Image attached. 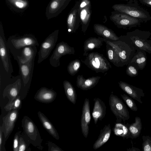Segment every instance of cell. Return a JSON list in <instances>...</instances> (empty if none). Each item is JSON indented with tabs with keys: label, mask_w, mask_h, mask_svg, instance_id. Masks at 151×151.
<instances>
[{
	"label": "cell",
	"mask_w": 151,
	"mask_h": 151,
	"mask_svg": "<svg viewBox=\"0 0 151 151\" xmlns=\"http://www.w3.org/2000/svg\"><path fill=\"white\" fill-rule=\"evenodd\" d=\"M81 61L88 68L96 73H104L112 68L107 59L102 54L97 52L88 53L85 58Z\"/></svg>",
	"instance_id": "obj_5"
},
{
	"label": "cell",
	"mask_w": 151,
	"mask_h": 151,
	"mask_svg": "<svg viewBox=\"0 0 151 151\" xmlns=\"http://www.w3.org/2000/svg\"><path fill=\"white\" fill-rule=\"evenodd\" d=\"M79 1H77L69 12L66 20L68 32L75 33L78 29L81 21L78 13Z\"/></svg>",
	"instance_id": "obj_15"
},
{
	"label": "cell",
	"mask_w": 151,
	"mask_h": 151,
	"mask_svg": "<svg viewBox=\"0 0 151 151\" xmlns=\"http://www.w3.org/2000/svg\"><path fill=\"white\" fill-rule=\"evenodd\" d=\"M6 141L4 132L0 128V151H6L5 144Z\"/></svg>",
	"instance_id": "obj_41"
},
{
	"label": "cell",
	"mask_w": 151,
	"mask_h": 151,
	"mask_svg": "<svg viewBox=\"0 0 151 151\" xmlns=\"http://www.w3.org/2000/svg\"><path fill=\"white\" fill-rule=\"evenodd\" d=\"M19 111L15 109L8 111L6 115L2 118L3 123L0 128L4 132L6 140L14 128L18 116Z\"/></svg>",
	"instance_id": "obj_13"
},
{
	"label": "cell",
	"mask_w": 151,
	"mask_h": 151,
	"mask_svg": "<svg viewBox=\"0 0 151 151\" xmlns=\"http://www.w3.org/2000/svg\"><path fill=\"white\" fill-rule=\"evenodd\" d=\"M131 141L132 145V148L127 149V150L128 151H140L139 149L133 147V142L131 140Z\"/></svg>",
	"instance_id": "obj_44"
},
{
	"label": "cell",
	"mask_w": 151,
	"mask_h": 151,
	"mask_svg": "<svg viewBox=\"0 0 151 151\" xmlns=\"http://www.w3.org/2000/svg\"><path fill=\"white\" fill-rule=\"evenodd\" d=\"M112 8L115 11L129 15L146 23L151 19L149 12L141 6L137 0H131L126 4H115Z\"/></svg>",
	"instance_id": "obj_2"
},
{
	"label": "cell",
	"mask_w": 151,
	"mask_h": 151,
	"mask_svg": "<svg viewBox=\"0 0 151 151\" xmlns=\"http://www.w3.org/2000/svg\"><path fill=\"white\" fill-rule=\"evenodd\" d=\"M106 43V55L109 60L118 67H123L119 58L115 50L109 44Z\"/></svg>",
	"instance_id": "obj_32"
},
{
	"label": "cell",
	"mask_w": 151,
	"mask_h": 151,
	"mask_svg": "<svg viewBox=\"0 0 151 151\" xmlns=\"http://www.w3.org/2000/svg\"><path fill=\"white\" fill-rule=\"evenodd\" d=\"M56 96V92L52 89L42 87L35 94L34 99L40 102L48 104L53 101Z\"/></svg>",
	"instance_id": "obj_19"
},
{
	"label": "cell",
	"mask_w": 151,
	"mask_h": 151,
	"mask_svg": "<svg viewBox=\"0 0 151 151\" xmlns=\"http://www.w3.org/2000/svg\"><path fill=\"white\" fill-rule=\"evenodd\" d=\"M126 35L137 48L151 54V33L150 31L136 29L127 32Z\"/></svg>",
	"instance_id": "obj_6"
},
{
	"label": "cell",
	"mask_w": 151,
	"mask_h": 151,
	"mask_svg": "<svg viewBox=\"0 0 151 151\" xmlns=\"http://www.w3.org/2000/svg\"><path fill=\"white\" fill-rule=\"evenodd\" d=\"M122 99L129 107L132 111H136L138 108L133 99L125 94H121Z\"/></svg>",
	"instance_id": "obj_36"
},
{
	"label": "cell",
	"mask_w": 151,
	"mask_h": 151,
	"mask_svg": "<svg viewBox=\"0 0 151 151\" xmlns=\"http://www.w3.org/2000/svg\"><path fill=\"white\" fill-rule=\"evenodd\" d=\"M139 69L137 66L133 63H129L126 69V73L131 77H135L138 74Z\"/></svg>",
	"instance_id": "obj_37"
},
{
	"label": "cell",
	"mask_w": 151,
	"mask_h": 151,
	"mask_svg": "<svg viewBox=\"0 0 151 151\" xmlns=\"http://www.w3.org/2000/svg\"><path fill=\"white\" fill-rule=\"evenodd\" d=\"M147 60L146 52L137 48L134 55L129 63L135 64L139 70H142L146 65Z\"/></svg>",
	"instance_id": "obj_27"
},
{
	"label": "cell",
	"mask_w": 151,
	"mask_h": 151,
	"mask_svg": "<svg viewBox=\"0 0 151 151\" xmlns=\"http://www.w3.org/2000/svg\"><path fill=\"white\" fill-rule=\"evenodd\" d=\"M109 18L118 28L124 29L139 26L143 22L140 19L115 11L111 12Z\"/></svg>",
	"instance_id": "obj_7"
},
{
	"label": "cell",
	"mask_w": 151,
	"mask_h": 151,
	"mask_svg": "<svg viewBox=\"0 0 151 151\" xmlns=\"http://www.w3.org/2000/svg\"><path fill=\"white\" fill-rule=\"evenodd\" d=\"M72 0H51L46 7L45 14L49 19L58 15Z\"/></svg>",
	"instance_id": "obj_14"
},
{
	"label": "cell",
	"mask_w": 151,
	"mask_h": 151,
	"mask_svg": "<svg viewBox=\"0 0 151 151\" xmlns=\"http://www.w3.org/2000/svg\"><path fill=\"white\" fill-rule=\"evenodd\" d=\"M120 0V1H129L130 0Z\"/></svg>",
	"instance_id": "obj_45"
},
{
	"label": "cell",
	"mask_w": 151,
	"mask_h": 151,
	"mask_svg": "<svg viewBox=\"0 0 151 151\" xmlns=\"http://www.w3.org/2000/svg\"><path fill=\"white\" fill-rule=\"evenodd\" d=\"M47 145L48 151H63L55 144L50 141H48Z\"/></svg>",
	"instance_id": "obj_42"
},
{
	"label": "cell",
	"mask_w": 151,
	"mask_h": 151,
	"mask_svg": "<svg viewBox=\"0 0 151 151\" xmlns=\"http://www.w3.org/2000/svg\"><path fill=\"white\" fill-rule=\"evenodd\" d=\"M21 131L17 132L14 135L13 140V148L14 151H18L19 139L21 135Z\"/></svg>",
	"instance_id": "obj_40"
},
{
	"label": "cell",
	"mask_w": 151,
	"mask_h": 151,
	"mask_svg": "<svg viewBox=\"0 0 151 151\" xmlns=\"http://www.w3.org/2000/svg\"><path fill=\"white\" fill-rule=\"evenodd\" d=\"M35 59L24 63H22L18 58L15 59L19 65V72L24 86H26L31 82L33 73Z\"/></svg>",
	"instance_id": "obj_16"
},
{
	"label": "cell",
	"mask_w": 151,
	"mask_h": 151,
	"mask_svg": "<svg viewBox=\"0 0 151 151\" xmlns=\"http://www.w3.org/2000/svg\"><path fill=\"white\" fill-rule=\"evenodd\" d=\"M111 131L110 124L105 125L101 129L98 138L93 145V149L96 150L105 144L110 138Z\"/></svg>",
	"instance_id": "obj_25"
},
{
	"label": "cell",
	"mask_w": 151,
	"mask_h": 151,
	"mask_svg": "<svg viewBox=\"0 0 151 151\" xmlns=\"http://www.w3.org/2000/svg\"><path fill=\"white\" fill-rule=\"evenodd\" d=\"M91 119L89 100L88 99L86 98L83 105L81 120V132L86 138L87 137L89 133V125Z\"/></svg>",
	"instance_id": "obj_17"
},
{
	"label": "cell",
	"mask_w": 151,
	"mask_h": 151,
	"mask_svg": "<svg viewBox=\"0 0 151 151\" xmlns=\"http://www.w3.org/2000/svg\"><path fill=\"white\" fill-rule=\"evenodd\" d=\"M104 42V38L99 37L98 38L90 37L87 39L84 43L83 55L86 56L88 54V51L100 48Z\"/></svg>",
	"instance_id": "obj_24"
},
{
	"label": "cell",
	"mask_w": 151,
	"mask_h": 151,
	"mask_svg": "<svg viewBox=\"0 0 151 151\" xmlns=\"http://www.w3.org/2000/svg\"><path fill=\"white\" fill-rule=\"evenodd\" d=\"M37 52V46H28L22 49L20 56H17L22 63H25L35 59Z\"/></svg>",
	"instance_id": "obj_28"
},
{
	"label": "cell",
	"mask_w": 151,
	"mask_h": 151,
	"mask_svg": "<svg viewBox=\"0 0 151 151\" xmlns=\"http://www.w3.org/2000/svg\"><path fill=\"white\" fill-rule=\"evenodd\" d=\"M139 1L141 4L151 7V0H139Z\"/></svg>",
	"instance_id": "obj_43"
},
{
	"label": "cell",
	"mask_w": 151,
	"mask_h": 151,
	"mask_svg": "<svg viewBox=\"0 0 151 151\" xmlns=\"http://www.w3.org/2000/svg\"><path fill=\"white\" fill-rule=\"evenodd\" d=\"M59 30L57 29L48 36L41 43L38 52V64L47 58L57 42Z\"/></svg>",
	"instance_id": "obj_9"
},
{
	"label": "cell",
	"mask_w": 151,
	"mask_h": 151,
	"mask_svg": "<svg viewBox=\"0 0 151 151\" xmlns=\"http://www.w3.org/2000/svg\"><path fill=\"white\" fill-rule=\"evenodd\" d=\"M11 4L19 9H25L29 6L27 0H6Z\"/></svg>",
	"instance_id": "obj_35"
},
{
	"label": "cell",
	"mask_w": 151,
	"mask_h": 151,
	"mask_svg": "<svg viewBox=\"0 0 151 151\" xmlns=\"http://www.w3.org/2000/svg\"><path fill=\"white\" fill-rule=\"evenodd\" d=\"M104 42L110 45L115 50L124 66L127 65L134 55L137 48L131 39L126 35L119 36L116 41L104 39Z\"/></svg>",
	"instance_id": "obj_1"
},
{
	"label": "cell",
	"mask_w": 151,
	"mask_h": 151,
	"mask_svg": "<svg viewBox=\"0 0 151 151\" xmlns=\"http://www.w3.org/2000/svg\"><path fill=\"white\" fill-rule=\"evenodd\" d=\"M81 66V63L80 60L76 59L70 62L68 64L67 69L69 74L73 76L79 71Z\"/></svg>",
	"instance_id": "obj_33"
},
{
	"label": "cell",
	"mask_w": 151,
	"mask_h": 151,
	"mask_svg": "<svg viewBox=\"0 0 151 151\" xmlns=\"http://www.w3.org/2000/svg\"><path fill=\"white\" fill-rule=\"evenodd\" d=\"M30 144L21 133L19 139L18 151H30V148H28Z\"/></svg>",
	"instance_id": "obj_38"
},
{
	"label": "cell",
	"mask_w": 151,
	"mask_h": 151,
	"mask_svg": "<svg viewBox=\"0 0 151 151\" xmlns=\"http://www.w3.org/2000/svg\"><path fill=\"white\" fill-rule=\"evenodd\" d=\"M78 11L80 17L81 31L85 33L91 21L92 9L90 0H79Z\"/></svg>",
	"instance_id": "obj_11"
},
{
	"label": "cell",
	"mask_w": 151,
	"mask_h": 151,
	"mask_svg": "<svg viewBox=\"0 0 151 151\" xmlns=\"http://www.w3.org/2000/svg\"><path fill=\"white\" fill-rule=\"evenodd\" d=\"M21 87V80L19 78L13 83L6 86L3 92V98H8V103L13 101L19 96Z\"/></svg>",
	"instance_id": "obj_20"
},
{
	"label": "cell",
	"mask_w": 151,
	"mask_h": 151,
	"mask_svg": "<svg viewBox=\"0 0 151 151\" xmlns=\"http://www.w3.org/2000/svg\"><path fill=\"white\" fill-rule=\"evenodd\" d=\"M134 122L129 124V129L130 133V138L135 139L139 137L142 128L141 120L140 117L136 116Z\"/></svg>",
	"instance_id": "obj_31"
},
{
	"label": "cell",
	"mask_w": 151,
	"mask_h": 151,
	"mask_svg": "<svg viewBox=\"0 0 151 151\" xmlns=\"http://www.w3.org/2000/svg\"><path fill=\"white\" fill-rule=\"evenodd\" d=\"M120 88L130 97L139 102L142 103L141 98L145 96L143 90L126 82L120 81L118 82Z\"/></svg>",
	"instance_id": "obj_18"
},
{
	"label": "cell",
	"mask_w": 151,
	"mask_h": 151,
	"mask_svg": "<svg viewBox=\"0 0 151 151\" xmlns=\"http://www.w3.org/2000/svg\"><path fill=\"white\" fill-rule=\"evenodd\" d=\"M75 53L74 47L69 46L66 42L61 41L57 45L49 59L50 63L52 66L57 67L60 65V59L62 56Z\"/></svg>",
	"instance_id": "obj_10"
},
{
	"label": "cell",
	"mask_w": 151,
	"mask_h": 151,
	"mask_svg": "<svg viewBox=\"0 0 151 151\" xmlns=\"http://www.w3.org/2000/svg\"><path fill=\"white\" fill-rule=\"evenodd\" d=\"M9 50L7 45L2 25L0 26V55L5 70L8 73L13 72L9 54Z\"/></svg>",
	"instance_id": "obj_12"
},
{
	"label": "cell",
	"mask_w": 151,
	"mask_h": 151,
	"mask_svg": "<svg viewBox=\"0 0 151 151\" xmlns=\"http://www.w3.org/2000/svg\"><path fill=\"white\" fill-rule=\"evenodd\" d=\"M23 129L22 135L31 144L40 150H42V139L38 129L33 121L27 116H24L22 120Z\"/></svg>",
	"instance_id": "obj_4"
},
{
	"label": "cell",
	"mask_w": 151,
	"mask_h": 151,
	"mask_svg": "<svg viewBox=\"0 0 151 151\" xmlns=\"http://www.w3.org/2000/svg\"><path fill=\"white\" fill-rule=\"evenodd\" d=\"M95 32L103 38L113 41H116L119 39L111 29L106 26L99 24H95L93 26Z\"/></svg>",
	"instance_id": "obj_23"
},
{
	"label": "cell",
	"mask_w": 151,
	"mask_h": 151,
	"mask_svg": "<svg viewBox=\"0 0 151 151\" xmlns=\"http://www.w3.org/2000/svg\"><path fill=\"white\" fill-rule=\"evenodd\" d=\"M38 116L43 126L48 133L57 140L59 139V134L52 123L42 112L38 111Z\"/></svg>",
	"instance_id": "obj_26"
},
{
	"label": "cell",
	"mask_w": 151,
	"mask_h": 151,
	"mask_svg": "<svg viewBox=\"0 0 151 151\" xmlns=\"http://www.w3.org/2000/svg\"></svg>",
	"instance_id": "obj_46"
},
{
	"label": "cell",
	"mask_w": 151,
	"mask_h": 151,
	"mask_svg": "<svg viewBox=\"0 0 151 151\" xmlns=\"http://www.w3.org/2000/svg\"><path fill=\"white\" fill-rule=\"evenodd\" d=\"M63 84L67 98L73 104H75L77 99V94L75 88L70 82L67 80H65Z\"/></svg>",
	"instance_id": "obj_30"
},
{
	"label": "cell",
	"mask_w": 151,
	"mask_h": 151,
	"mask_svg": "<svg viewBox=\"0 0 151 151\" xmlns=\"http://www.w3.org/2000/svg\"><path fill=\"white\" fill-rule=\"evenodd\" d=\"M8 47L15 59L20 56L22 49L28 46H38L39 43L36 38L32 34H26L23 36L14 35L10 36L7 41Z\"/></svg>",
	"instance_id": "obj_3"
},
{
	"label": "cell",
	"mask_w": 151,
	"mask_h": 151,
	"mask_svg": "<svg viewBox=\"0 0 151 151\" xmlns=\"http://www.w3.org/2000/svg\"><path fill=\"white\" fill-rule=\"evenodd\" d=\"M129 125L128 123L125 124V123L116 122L112 131L115 135L122 137L124 139H127L130 137Z\"/></svg>",
	"instance_id": "obj_29"
},
{
	"label": "cell",
	"mask_w": 151,
	"mask_h": 151,
	"mask_svg": "<svg viewBox=\"0 0 151 151\" xmlns=\"http://www.w3.org/2000/svg\"><path fill=\"white\" fill-rule=\"evenodd\" d=\"M109 104L110 109L116 118V122L124 123L129 118V112L126 105L116 96L111 93L110 96Z\"/></svg>",
	"instance_id": "obj_8"
},
{
	"label": "cell",
	"mask_w": 151,
	"mask_h": 151,
	"mask_svg": "<svg viewBox=\"0 0 151 151\" xmlns=\"http://www.w3.org/2000/svg\"><path fill=\"white\" fill-rule=\"evenodd\" d=\"M142 150L143 151H151V136H142Z\"/></svg>",
	"instance_id": "obj_39"
},
{
	"label": "cell",
	"mask_w": 151,
	"mask_h": 151,
	"mask_svg": "<svg viewBox=\"0 0 151 151\" xmlns=\"http://www.w3.org/2000/svg\"><path fill=\"white\" fill-rule=\"evenodd\" d=\"M101 78L100 76H96L86 79L82 75H78L76 79V86L83 90L86 91L96 86Z\"/></svg>",
	"instance_id": "obj_22"
},
{
	"label": "cell",
	"mask_w": 151,
	"mask_h": 151,
	"mask_svg": "<svg viewBox=\"0 0 151 151\" xmlns=\"http://www.w3.org/2000/svg\"><path fill=\"white\" fill-rule=\"evenodd\" d=\"M22 101L20 96H19L14 101L8 103L4 108L6 111H9L13 110H19L21 108Z\"/></svg>",
	"instance_id": "obj_34"
},
{
	"label": "cell",
	"mask_w": 151,
	"mask_h": 151,
	"mask_svg": "<svg viewBox=\"0 0 151 151\" xmlns=\"http://www.w3.org/2000/svg\"><path fill=\"white\" fill-rule=\"evenodd\" d=\"M93 101L94 104L92 116L94 123L96 124L99 120H102L105 117L106 114V106L103 101L99 98H95Z\"/></svg>",
	"instance_id": "obj_21"
}]
</instances>
